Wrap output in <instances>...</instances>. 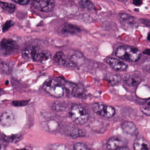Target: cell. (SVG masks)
<instances>
[{
    "label": "cell",
    "instance_id": "obj_33",
    "mask_svg": "<svg viewBox=\"0 0 150 150\" xmlns=\"http://www.w3.org/2000/svg\"><path fill=\"white\" fill-rule=\"evenodd\" d=\"M14 150H28L26 149H18Z\"/></svg>",
    "mask_w": 150,
    "mask_h": 150
},
{
    "label": "cell",
    "instance_id": "obj_8",
    "mask_svg": "<svg viewBox=\"0 0 150 150\" xmlns=\"http://www.w3.org/2000/svg\"><path fill=\"white\" fill-rule=\"evenodd\" d=\"M16 115L10 111H5L0 117V125L4 127H9L15 124L16 121Z\"/></svg>",
    "mask_w": 150,
    "mask_h": 150
},
{
    "label": "cell",
    "instance_id": "obj_20",
    "mask_svg": "<svg viewBox=\"0 0 150 150\" xmlns=\"http://www.w3.org/2000/svg\"><path fill=\"white\" fill-rule=\"evenodd\" d=\"M86 134V132L84 129H75L71 132L70 136L73 139H76L78 137H84Z\"/></svg>",
    "mask_w": 150,
    "mask_h": 150
},
{
    "label": "cell",
    "instance_id": "obj_31",
    "mask_svg": "<svg viewBox=\"0 0 150 150\" xmlns=\"http://www.w3.org/2000/svg\"><path fill=\"white\" fill-rule=\"evenodd\" d=\"M115 150H130V149H129L127 147H126V146H122V147H120V148H119V149H117Z\"/></svg>",
    "mask_w": 150,
    "mask_h": 150
},
{
    "label": "cell",
    "instance_id": "obj_4",
    "mask_svg": "<svg viewBox=\"0 0 150 150\" xmlns=\"http://www.w3.org/2000/svg\"><path fill=\"white\" fill-rule=\"evenodd\" d=\"M70 115L73 121L79 125L86 123L89 118L88 111L80 105H75L71 108Z\"/></svg>",
    "mask_w": 150,
    "mask_h": 150
},
{
    "label": "cell",
    "instance_id": "obj_21",
    "mask_svg": "<svg viewBox=\"0 0 150 150\" xmlns=\"http://www.w3.org/2000/svg\"><path fill=\"white\" fill-rule=\"evenodd\" d=\"M53 108L55 111L58 112H63L65 111L67 108V107L61 102L55 101L53 104Z\"/></svg>",
    "mask_w": 150,
    "mask_h": 150
},
{
    "label": "cell",
    "instance_id": "obj_32",
    "mask_svg": "<svg viewBox=\"0 0 150 150\" xmlns=\"http://www.w3.org/2000/svg\"><path fill=\"white\" fill-rule=\"evenodd\" d=\"M150 99H148L146 101V104H147V105L149 107H150Z\"/></svg>",
    "mask_w": 150,
    "mask_h": 150
},
{
    "label": "cell",
    "instance_id": "obj_6",
    "mask_svg": "<svg viewBox=\"0 0 150 150\" xmlns=\"http://www.w3.org/2000/svg\"><path fill=\"white\" fill-rule=\"evenodd\" d=\"M92 108L96 114L107 118H112L115 114V109L113 107L106 105L101 102L94 103Z\"/></svg>",
    "mask_w": 150,
    "mask_h": 150
},
{
    "label": "cell",
    "instance_id": "obj_23",
    "mask_svg": "<svg viewBox=\"0 0 150 150\" xmlns=\"http://www.w3.org/2000/svg\"><path fill=\"white\" fill-rule=\"evenodd\" d=\"M120 79L119 76H111V77L108 79V80L110 81V83L112 84H115L116 83H118L120 82Z\"/></svg>",
    "mask_w": 150,
    "mask_h": 150
},
{
    "label": "cell",
    "instance_id": "obj_19",
    "mask_svg": "<svg viewBox=\"0 0 150 150\" xmlns=\"http://www.w3.org/2000/svg\"><path fill=\"white\" fill-rule=\"evenodd\" d=\"M122 22H126L129 24H134L135 23V18L127 14H121L120 16Z\"/></svg>",
    "mask_w": 150,
    "mask_h": 150
},
{
    "label": "cell",
    "instance_id": "obj_25",
    "mask_svg": "<svg viewBox=\"0 0 150 150\" xmlns=\"http://www.w3.org/2000/svg\"><path fill=\"white\" fill-rule=\"evenodd\" d=\"M28 100H21V101H14L12 105L16 106H23L28 104Z\"/></svg>",
    "mask_w": 150,
    "mask_h": 150
},
{
    "label": "cell",
    "instance_id": "obj_13",
    "mask_svg": "<svg viewBox=\"0 0 150 150\" xmlns=\"http://www.w3.org/2000/svg\"><path fill=\"white\" fill-rule=\"evenodd\" d=\"M122 128L123 131L126 134L131 135H136L138 134V130L133 122H124L122 125Z\"/></svg>",
    "mask_w": 150,
    "mask_h": 150
},
{
    "label": "cell",
    "instance_id": "obj_11",
    "mask_svg": "<svg viewBox=\"0 0 150 150\" xmlns=\"http://www.w3.org/2000/svg\"><path fill=\"white\" fill-rule=\"evenodd\" d=\"M122 146H124V141L119 137H111L107 144V149L109 150H115Z\"/></svg>",
    "mask_w": 150,
    "mask_h": 150
},
{
    "label": "cell",
    "instance_id": "obj_36",
    "mask_svg": "<svg viewBox=\"0 0 150 150\" xmlns=\"http://www.w3.org/2000/svg\"><path fill=\"white\" fill-rule=\"evenodd\" d=\"M1 90L0 89V95H1Z\"/></svg>",
    "mask_w": 150,
    "mask_h": 150
},
{
    "label": "cell",
    "instance_id": "obj_12",
    "mask_svg": "<svg viewBox=\"0 0 150 150\" xmlns=\"http://www.w3.org/2000/svg\"><path fill=\"white\" fill-rule=\"evenodd\" d=\"M134 150H150V144L144 137H138L134 142Z\"/></svg>",
    "mask_w": 150,
    "mask_h": 150
},
{
    "label": "cell",
    "instance_id": "obj_10",
    "mask_svg": "<svg viewBox=\"0 0 150 150\" xmlns=\"http://www.w3.org/2000/svg\"><path fill=\"white\" fill-rule=\"evenodd\" d=\"M107 63L117 71H124L127 68V65L116 58L108 57L105 60Z\"/></svg>",
    "mask_w": 150,
    "mask_h": 150
},
{
    "label": "cell",
    "instance_id": "obj_24",
    "mask_svg": "<svg viewBox=\"0 0 150 150\" xmlns=\"http://www.w3.org/2000/svg\"><path fill=\"white\" fill-rule=\"evenodd\" d=\"M51 150H67L66 147L60 144H54L51 147Z\"/></svg>",
    "mask_w": 150,
    "mask_h": 150
},
{
    "label": "cell",
    "instance_id": "obj_18",
    "mask_svg": "<svg viewBox=\"0 0 150 150\" xmlns=\"http://www.w3.org/2000/svg\"><path fill=\"white\" fill-rule=\"evenodd\" d=\"M4 140L9 143H14L19 141L20 137L18 135H4L3 137Z\"/></svg>",
    "mask_w": 150,
    "mask_h": 150
},
{
    "label": "cell",
    "instance_id": "obj_35",
    "mask_svg": "<svg viewBox=\"0 0 150 150\" xmlns=\"http://www.w3.org/2000/svg\"><path fill=\"white\" fill-rule=\"evenodd\" d=\"M149 36H150V34H149H149H148V40H149Z\"/></svg>",
    "mask_w": 150,
    "mask_h": 150
},
{
    "label": "cell",
    "instance_id": "obj_17",
    "mask_svg": "<svg viewBox=\"0 0 150 150\" xmlns=\"http://www.w3.org/2000/svg\"><path fill=\"white\" fill-rule=\"evenodd\" d=\"M79 4L81 7L88 10H92L95 8L94 4L90 0H80Z\"/></svg>",
    "mask_w": 150,
    "mask_h": 150
},
{
    "label": "cell",
    "instance_id": "obj_26",
    "mask_svg": "<svg viewBox=\"0 0 150 150\" xmlns=\"http://www.w3.org/2000/svg\"><path fill=\"white\" fill-rule=\"evenodd\" d=\"M13 22H12L11 20H9V21H7L6 23L4 24V25L3 27V31L5 32L10 28L13 25Z\"/></svg>",
    "mask_w": 150,
    "mask_h": 150
},
{
    "label": "cell",
    "instance_id": "obj_30",
    "mask_svg": "<svg viewBox=\"0 0 150 150\" xmlns=\"http://www.w3.org/2000/svg\"><path fill=\"white\" fill-rule=\"evenodd\" d=\"M141 22L147 25H149V20H147V19H141Z\"/></svg>",
    "mask_w": 150,
    "mask_h": 150
},
{
    "label": "cell",
    "instance_id": "obj_14",
    "mask_svg": "<svg viewBox=\"0 0 150 150\" xmlns=\"http://www.w3.org/2000/svg\"><path fill=\"white\" fill-rule=\"evenodd\" d=\"M124 83L129 86H135L141 83V79L134 75H125L123 78Z\"/></svg>",
    "mask_w": 150,
    "mask_h": 150
},
{
    "label": "cell",
    "instance_id": "obj_1",
    "mask_svg": "<svg viewBox=\"0 0 150 150\" xmlns=\"http://www.w3.org/2000/svg\"><path fill=\"white\" fill-rule=\"evenodd\" d=\"M22 56L25 59L41 63H46L52 58L50 52L36 46L29 47L23 50Z\"/></svg>",
    "mask_w": 150,
    "mask_h": 150
},
{
    "label": "cell",
    "instance_id": "obj_3",
    "mask_svg": "<svg viewBox=\"0 0 150 150\" xmlns=\"http://www.w3.org/2000/svg\"><path fill=\"white\" fill-rule=\"evenodd\" d=\"M43 89L48 94L55 98H60L64 94L63 86L58 81L53 79H48L44 82Z\"/></svg>",
    "mask_w": 150,
    "mask_h": 150
},
{
    "label": "cell",
    "instance_id": "obj_27",
    "mask_svg": "<svg viewBox=\"0 0 150 150\" xmlns=\"http://www.w3.org/2000/svg\"><path fill=\"white\" fill-rule=\"evenodd\" d=\"M141 111L146 115L149 116L150 114V107L144 106L141 108Z\"/></svg>",
    "mask_w": 150,
    "mask_h": 150
},
{
    "label": "cell",
    "instance_id": "obj_9",
    "mask_svg": "<svg viewBox=\"0 0 150 150\" xmlns=\"http://www.w3.org/2000/svg\"><path fill=\"white\" fill-rule=\"evenodd\" d=\"M53 61L55 63L60 66L73 67L76 65L71 59L62 52H58L55 54Z\"/></svg>",
    "mask_w": 150,
    "mask_h": 150
},
{
    "label": "cell",
    "instance_id": "obj_5",
    "mask_svg": "<svg viewBox=\"0 0 150 150\" xmlns=\"http://www.w3.org/2000/svg\"><path fill=\"white\" fill-rule=\"evenodd\" d=\"M18 49L16 42L12 40L3 39L0 43V53L3 56H9L15 54Z\"/></svg>",
    "mask_w": 150,
    "mask_h": 150
},
{
    "label": "cell",
    "instance_id": "obj_22",
    "mask_svg": "<svg viewBox=\"0 0 150 150\" xmlns=\"http://www.w3.org/2000/svg\"><path fill=\"white\" fill-rule=\"evenodd\" d=\"M74 150H90L89 148L82 143H77L74 145Z\"/></svg>",
    "mask_w": 150,
    "mask_h": 150
},
{
    "label": "cell",
    "instance_id": "obj_15",
    "mask_svg": "<svg viewBox=\"0 0 150 150\" xmlns=\"http://www.w3.org/2000/svg\"><path fill=\"white\" fill-rule=\"evenodd\" d=\"M80 28L71 24L66 25L62 29V32L65 34H76L80 32Z\"/></svg>",
    "mask_w": 150,
    "mask_h": 150
},
{
    "label": "cell",
    "instance_id": "obj_37",
    "mask_svg": "<svg viewBox=\"0 0 150 150\" xmlns=\"http://www.w3.org/2000/svg\"><path fill=\"white\" fill-rule=\"evenodd\" d=\"M1 149V143H0V150Z\"/></svg>",
    "mask_w": 150,
    "mask_h": 150
},
{
    "label": "cell",
    "instance_id": "obj_7",
    "mask_svg": "<svg viewBox=\"0 0 150 150\" xmlns=\"http://www.w3.org/2000/svg\"><path fill=\"white\" fill-rule=\"evenodd\" d=\"M54 0H33L32 5L36 9L47 12L51 11L55 7Z\"/></svg>",
    "mask_w": 150,
    "mask_h": 150
},
{
    "label": "cell",
    "instance_id": "obj_28",
    "mask_svg": "<svg viewBox=\"0 0 150 150\" xmlns=\"http://www.w3.org/2000/svg\"><path fill=\"white\" fill-rule=\"evenodd\" d=\"M14 2L18 4L24 5L27 4L29 2L30 0H12Z\"/></svg>",
    "mask_w": 150,
    "mask_h": 150
},
{
    "label": "cell",
    "instance_id": "obj_34",
    "mask_svg": "<svg viewBox=\"0 0 150 150\" xmlns=\"http://www.w3.org/2000/svg\"><path fill=\"white\" fill-rule=\"evenodd\" d=\"M118 1H120L122 2H126L128 0H118Z\"/></svg>",
    "mask_w": 150,
    "mask_h": 150
},
{
    "label": "cell",
    "instance_id": "obj_16",
    "mask_svg": "<svg viewBox=\"0 0 150 150\" xmlns=\"http://www.w3.org/2000/svg\"><path fill=\"white\" fill-rule=\"evenodd\" d=\"M0 6L5 12L10 14L13 13L16 10V5L9 3L0 1Z\"/></svg>",
    "mask_w": 150,
    "mask_h": 150
},
{
    "label": "cell",
    "instance_id": "obj_2",
    "mask_svg": "<svg viewBox=\"0 0 150 150\" xmlns=\"http://www.w3.org/2000/svg\"><path fill=\"white\" fill-rule=\"evenodd\" d=\"M115 55L119 59L129 62H135L140 59L141 53L136 47L128 45L119 47L115 51Z\"/></svg>",
    "mask_w": 150,
    "mask_h": 150
},
{
    "label": "cell",
    "instance_id": "obj_29",
    "mask_svg": "<svg viewBox=\"0 0 150 150\" xmlns=\"http://www.w3.org/2000/svg\"><path fill=\"white\" fill-rule=\"evenodd\" d=\"M133 2L136 6H140L142 4L143 0H133Z\"/></svg>",
    "mask_w": 150,
    "mask_h": 150
}]
</instances>
